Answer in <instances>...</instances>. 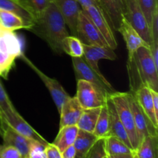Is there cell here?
<instances>
[{
    "instance_id": "6da1fadb",
    "label": "cell",
    "mask_w": 158,
    "mask_h": 158,
    "mask_svg": "<svg viewBox=\"0 0 158 158\" xmlns=\"http://www.w3.org/2000/svg\"><path fill=\"white\" fill-rule=\"evenodd\" d=\"M28 31L44 40L54 52L63 53L62 41L69 35L66 25L53 0L32 22Z\"/></svg>"
},
{
    "instance_id": "7a4b0ae2",
    "label": "cell",
    "mask_w": 158,
    "mask_h": 158,
    "mask_svg": "<svg viewBox=\"0 0 158 158\" xmlns=\"http://www.w3.org/2000/svg\"><path fill=\"white\" fill-rule=\"evenodd\" d=\"M130 80V93L134 94L146 86L158 92V68L154 63L149 46L139 48L127 63Z\"/></svg>"
},
{
    "instance_id": "3957f363",
    "label": "cell",
    "mask_w": 158,
    "mask_h": 158,
    "mask_svg": "<svg viewBox=\"0 0 158 158\" xmlns=\"http://www.w3.org/2000/svg\"><path fill=\"white\" fill-rule=\"evenodd\" d=\"M109 98L114 103L119 119L127 133L131 146L135 152L138 148L139 139L134 123V116L128 101L127 92L121 93L115 91L114 94L109 95Z\"/></svg>"
},
{
    "instance_id": "277c9868",
    "label": "cell",
    "mask_w": 158,
    "mask_h": 158,
    "mask_svg": "<svg viewBox=\"0 0 158 158\" xmlns=\"http://www.w3.org/2000/svg\"><path fill=\"white\" fill-rule=\"evenodd\" d=\"M77 81L76 97L83 110L100 107L106 103L109 95L100 88L86 80H78Z\"/></svg>"
},
{
    "instance_id": "5b68a950",
    "label": "cell",
    "mask_w": 158,
    "mask_h": 158,
    "mask_svg": "<svg viewBox=\"0 0 158 158\" xmlns=\"http://www.w3.org/2000/svg\"><path fill=\"white\" fill-rule=\"evenodd\" d=\"M125 18L138 32L140 36L151 46V40L150 26L143 15L137 0H124Z\"/></svg>"
},
{
    "instance_id": "8992f818",
    "label": "cell",
    "mask_w": 158,
    "mask_h": 158,
    "mask_svg": "<svg viewBox=\"0 0 158 158\" xmlns=\"http://www.w3.org/2000/svg\"><path fill=\"white\" fill-rule=\"evenodd\" d=\"M77 36L83 44L109 47L97 26L83 10H81L79 15Z\"/></svg>"
},
{
    "instance_id": "52a82bcc",
    "label": "cell",
    "mask_w": 158,
    "mask_h": 158,
    "mask_svg": "<svg viewBox=\"0 0 158 158\" xmlns=\"http://www.w3.org/2000/svg\"><path fill=\"white\" fill-rule=\"evenodd\" d=\"M20 57L39 76V77L43 82L46 87L49 90V94H50L51 97H52V100H53L54 103H55L56 106L57 110H58L59 114H60L63 103L70 97L69 94L65 90L64 88L63 87V86L60 84V83L58 80L54 78H51V77L46 75L35 65H34V63L29 58L26 57L24 52L20 56Z\"/></svg>"
},
{
    "instance_id": "ba28073f",
    "label": "cell",
    "mask_w": 158,
    "mask_h": 158,
    "mask_svg": "<svg viewBox=\"0 0 158 158\" xmlns=\"http://www.w3.org/2000/svg\"><path fill=\"white\" fill-rule=\"evenodd\" d=\"M72 62L77 80H86L100 88L107 95L115 92L116 90L110 83L107 80L102 79L97 73L94 72L83 57H72Z\"/></svg>"
},
{
    "instance_id": "9c48e42d",
    "label": "cell",
    "mask_w": 158,
    "mask_h": 158,
    "mask_svg": "<svg viewBox=\"0 0 158 158\" xmlns=\"http://www.w3.org/2000/svg\"><path fill=\"white\" fill-rule=\"evenodd\" d=\"M127 98L133 116H134V123H135L136 129H137V135H138L139 143L145 137H148V136L158 137V127L151 122L149 117L145 114L139 103H137L134 96L131 93L127 92Z\"/></svg>"
},
{
    "instance_id": "30bf717a",
    "label": "cell",
    "mask_w": 158,
    "mask_h": 158,
    "mask_svg": "<svg viewBox=\"0 0 158 158\" xmlns=\"http://www.w3.org/2000/svg\"><path fill=\"white\" fill-rule=\"evenodd\" d=\"M2 120L3 123L6 122L9 127L15 130L17 133L24 136L25 137L29 139V140L38 141L45 146H46L49 143V142L44 137H42L38 132H36L21 117V115L19 114L16 110H11L2 115Z\"/></svg>"
},
{
    "instance_id": "8fae6325",
    "label": "cell",
    "mask_w": 158,
    "mask_h": 158,
    "mask_svg": "<svg viewBox=\"0 0 158 158\" xmlns=\"http://www.w3.org/2000/svg\"><path fill=\"white\" fill-rule=\"evenodd\" d=\"M82 10L89 17L94 25L97 26L98 30L107 43L109 47L114 50L117 49V42L114 35V31L113 30L107 19L106 18L101 9L97 6H91Z\"/></svg>"
},
{
    "instance_id": "7c38bea8",
    "label": "cell",
    "mask_w": 158,
    "mask_h": 158,
    "mask_svg": "<svg viewBox=\"0 0 158 158\" xmlns=\"http://www.w3.org/2000/svg\"><path fill=\"white\" fill-rule=\"evenodd\" d=\"M83 58L86 63L91 67V69L97 73L102 79L106 80L99 68V61L100 60H115L117 59L114 49L110 47H102L97 46H89L83 44Z\"/></svg>"
},
{
    "instance_id": "4fadbf2b",
    "label": "cell",
    "mask_w": 158,
    "mask_h": 158,
    "mask_svg": "<svg viewBox=\"0 0 158 158\" xmlns=\"http://www.w3.org/2000/svg\"><path fill=\"white\" fill-rule=\"evenodd\" d=\"M97 2L113 30L118 32L122 20L125 18L124 0H97Z\"/></svg>"
},
{
    "instance_id": "5bb4252c",
    "label": "cell",
    "mask_w": 158,
    "mask_h": 158,
    "mask_svg": "<svg viewBox=\"0 0 158 158\" xmlns=\"http://www.w3.org/2000/svg\"><path fill=\"white\" fill-rule=\"evenodd\" d=\"M0 135L3 139L4 146H12L16 148L23 158H28L32 140H29L25 137L24 136L17 133L6 122L3 123Z\"/></svg>"
},
{
    "instance_id": "9a60e30c",
    "label": "cell",
    "mask_w": 158,
    "mask_h": 158,
    "mask_svg": "<svg viewBox=\"0 0 158 158\" xmlns=\"http://www.w3.org/2000/svg\"><path fill=\"white\" fill-rule=\"evenodd\" d=\"M60 13L63 15L66 25L69 28L73 35L77 36L79 15L82 8L77 0H53Z\"/></svg>"
},
{
    "instance_id": "2e32d148",
    "label": "cell",
    "mask_w": 158,
    "mask_h": 158,
    "mask_svg": "<svg viewBox=\"0 0 158 158\" xmlns=\"http://www.w3.org/2000/svg\"><path fill=\"white\" fill-rule=\"evenodd\" d=\"M118 32L121 34L126 43L128 58H131L136 51L141 46H149L126 18H123L122 20Z\"/></svg>"
},
{
    "instance_id": "e0dca14e",
    "label": "cell",
    "mask_w": 158,
    "mask_h": 158,
    "mask_svg": "<svg viewBox=\"0 0 158 158\" xmlns=\"http://www.w3.org/2000/svg\"><path fill=\"white\" fill-rule=\"evenodd\" d=\"M83 108L75 97H69L62 106L60 112V128L66 126L77 125L83 112Z\"/></svg>"
},
{
    "instance_id": "ac0fdd59",
    "label": "cell",
    "mask_w": 158,
    "mask_h": 158,
    "mask_svg": "<svg viewBox=\"0 0 158 158\" xmlns=\"http://www.w3.org/2000/svg\"><path fill=\"white\" fill-rule=\"evenodd\" d=\"M107 105L110 112V129L108 136H112V137H117L119 140L123 141L127 146H128L130 148L133 150L131 141H130L129 137H128L127 133L123 125L120 122L118 115H117V110H116L115 107H114V103H112L109 97H108L107 99Z\"/></svg>"
},
{
    "instance_id": "d6986e66",
    "label": "cell",
    "mask_w": 158,
    "mask_h": 158,
    "mask_svg": "<svg viewBox=\"0 0 158 158\" xmlns=\"http://www.w3.org/2000/svg\"><path fill=\"white\" fill-rule=\"evenodd\" d=\"M132 94L134 96L137 103H139L145 114L149 117L151 122L158 127V118L154 111L151 89L148 86H143Z\"/></svg>"
},
{
    "instance_id": "ffe728a7",
    "label": "cell",
    "mask_w": 158,
    "mask_h": 158,
    "mask_svg": "<svg viewBox=\"0 0 158 158\" xmlns=\"http://www.w3.org/2000/svg\"><path fill=\"white\" fill-rule=\"evenodd\" d=\"M97 139L98 138L93 133L79 130L78 134L73 143L76 151L74 158H86L89 150Z\"/></svg>"
},
{
    "instance_id": "44dd1931",
    "label": "cell",
    "mask_w": 158,
    "mask_h": 158,
    "mask_svg": "<svg viewBox=\"0 0 158 158\" xmlns=\"http://www.w3.org/2000/svg\"><path fill=\"white\" fill-rule=\"evenodd\" d=\"M78 132L79 128L77 125L66 126L60 128L58 134L52 143L60 150V152H62L69 146L73 145Z\"/></svg>"
},
{
    "instance_id": "7402d4cb",
    "label": "cell",
    "mask_w": 158,
    "mask_h": 158,
    "mask_svg": "<svg viewBox=\"0 0 158 158\" xmlns=\"http://www.w3.org/2000/svg\"><path fill=\"white\" fill-rule=\"evenodd\" d=\"M0 9L13 12L19 15L28 26L27 30L32 26L34 17L19 0H0Z\"/></svg>"
},
{
    "instance_id": "603a6c76",
    "label": "cell",
    "mask_w": 158,
    "mask_h": 158,
    "mask_svg": "<svg viewBox=\"0 0 158 158\" xmlns=\"http://www.w3.org/2000/svg\"><path fill=\"white\" fill-rule=\"evenodd\" d=\"M100 110H101V106L83 110L80 120L77 124L79 130L86 131V132L94 133Z\"/></svg>"
},
{
    "instance_id": "cb8c5ba5",
    "label": "cell",
    "mask_w": 158,
    "mask_h": 158,
    "mask_svg": "<svg viewBox=\"0 0 158 158\" xmlns=\"http://www.w3.org/2000/svg\"><path fill=\"white\" fill-rule=\"evenodd\" d=\"M157 137L148 136L139 143L134 154L139 158H157Z\"/></svg>"
},
{
    "instance_id": "d4e9b609",
    "label": "cell",
    "mask_w": 158,
    "mask_h": 158,
    "mask_svg": "<svg viewBox=\"0 0 158 158\" xmlns=\"http://www.w3.org/2000/svg\"><path fill=\"white\" fill-rule=\"evenodd\" d=\"M0 26L9 31H15L25 29L27 30L28 26L19 15L13 12L0 9Z\"/></svg>"
},
{
    "instance_id": "484cf974",
    "label": "cell",
    "mask_w": 158,
    "mask_h": 158,
    "mask_svg": "<svg viewBox=\"0 0 158 158\" xmlns=\"http://www.w3.org/2000/svg\"><path fill=\"white\" fill-rule=\"evenodd\" d=\"M108 99V98H107ZM110 129V112L107 105V100L106 102L101 106L100 114H99L98 120L93 134L97 138H103L108 136Z\"/></svg>"
},
{
    "instance_id": "4316f807",
    "label": "cell",
    "mask_w": 158,
    "mask_h": 158,
    "mask_svg": "<svg viewBox=\"0 0 158 158\" xmlns=\"http://www.w3.org/2000/svg\"><path fill=\"white\" fill-rule=\"evenodd\" d=\"M105 151L106 155H117L134 153V151L127 146L123 141L112 136L105 137Z\"/></svg>"
},
{
    "instance_id": "83f0119b",
    "label": "cell",
    "mask_w": 158,
    "mask_h": 158,
    "mask_svg": "<svg viewBox=\"0 0 158 158\" xmlns=\"http://www.w3.org/2000/svg\"><path fill=\"white\" fill-rule=\"evenodd\" d=\"M63 52L71 57H83V46L80 40L75 35H68L62 41Z\"/></svg>"
},
{
    "instance_id": "f1b7e54d",
    "label": "cell",
    "mask_w": 158,
    "mask_h": 158,
    "mask_svg": "<svg viewBox=\"0 0 158 158\" xmlns=\"http://www.w3.org/2000/svg\"><path fill=\"white\" fill-rule=\"evenodd\" d=\"M51 1L52 0H22V3L35 19L47 7Z\"/></svg>"
},
{
    "instance_id": "f546056e",
    "label": "cell",
    "mask_w": 158,
    "mask_h": 158,
    "mask_svg": "<svg viewBox=\"0 0 158 158\" xmlns=\"http://www.w3.org/2000/svg\"><path fill=\"white\" fill-rule=\"evenodd\" d=\"M137 1L148 24L151 26L153 15L154 12L158 9L157 0H137Z\"/></svg>"
},
{
    "instance_id": "4dcf8cb0",
    "label": "cell",
    "mask_w": 158,
    "mask_h": 158,
    "mask_svg": "<svg viewBox=\"0 0 158 158\" xmlns=\"http://www.w3.org/2000/svg\"><path fill=\"white\" fill-rule=\"evenodd\" d=\"M14 110H15V108L14 107L7 93L5 90L2 83L0 81V117L1 119L2 115Z\"/></svg>"
},
{
    "instance_id": "1f68e13d",
    "label": "cell",
    "mask_w": 158,
    "mask_h": 158,
    "mask_svg": "<svg viewBox=\"0 0 158 158\" xmlns=\"http://www.w3.org/2000/svg\"><path fill=\"white\" fill-rule=\"evenodd\" d=\"M105 151V137L98 138L89 150L86 158H106Z\"/></svg>"
},
{
    "instance_id": "d6a6232c",
    "label": "cell",
    "mask_w": 158,
    "mask_h": 158,
    "mask_svg": "<svg viewBox=\"0 0 158 158\" xmlns=\"http://www.w3.org/2000/svg\"><path fill=\"white\" fill-rule=\"evenodd\" d=\"M15 59L0 52V77L7 79L9 71L14 66Z\"/></svg>"
},
{
    "instance_id": "836d02e7",
    "label": "cell",
    "mask_w": 158,
    "mask_h": 158,
    "mask_svg": "<svg viewBox=\"0 0 158 158\" xmlns=\"http://www.w3.org/2000/svg\"><path fill=\"white\" fill-rule=\"evenodd\" d=\"M45 145L35 140H32L28 158H46L45 154Z\"/></svg>"
},
{
    "instance_id": "e575fe53",
    "label": "cell",
    "mask_w": 158,
    "mask_h": 158,
    "mask_svg": "<svg viewBox=\"0 0 158 158\" xmlns=\"http://www.w3.org/2000/svg\"><path fill=\"white\" fill-rule=\"evenodd\" d=\"M150 29H151V40H152L151 44H158V9L154 12L153 15Z\"/></svg>"
},
{
    "instance_id": "d590c367",
    "label": "cell",
    "mask_w": 158,
    "mask_h": 158,
    "mask_svg": "<svg viewBox=\"0 0 158 158\" xmlns=\"http://www.w3.org/2000/svg\"><path fill=\"white\" fill-rule=\"evenodd\" d=\"M0 156L1 158H23L16 148L12 146H4V145H2V148Z\"/></svg>"
},
{
    "instance_id": "8d00e7d4",
    "label": "cell",
    "mask_w": 158,
    "mask_h": 158,
    "mask_svg": "<svg viewBox=\"0 0 158 158\" xmlns=\"http://www.w3.org/2000/svg\"><path fill=\"white\" fill-rule=\"evenodd\" d=\"M45 154L46 158H63L60 150L53 144L49 143L45 147Z\"/></svg>"
},
{
    "instance_id": "74e56055",
    "label": "cell",
    "mask_w": 158,
    "mask_h": 158,
    "mask_svg": "<svg viewBox=\"0 0 158 158\" xmlns=\"http://www.w3.org/2000/svg\"><path fill=\"white\" fill-rule=\"evenodd\" d=\"M61 154H62V157L63 158H74L75 157L76 151H75V148H74L73 145H71V146H69L68 148H66L64 151H62Z\"/></svg>"
},
{
    "instance_id": "f35d334b",
    "label": "cell",
    "mask_w": 158,
    "mask_h": 158,
    "mask_svg": "<svg viewBox=\"0 0 158 158\" xmlns=\"http://www.w3.org/2000/svg\"><path fill=\"white\" fill-rule=\"evenodd\" d=\"M77 2L80 5L82 9H85L91 6H97L99 7L97 0H77Z\"/></svg>"
},
{
    "instance_id": "ab89813d",
    "label": "cell",
    "mask_w": 158,
    "mask_h": 158,
    "mask_svg": "<svg viewBox=\"0 0 158 158\" xmlns=\"http://www.w3.org/2000/svg\"><path fill=\"white\" fill-rule=\"evenodd\" d=\"M151 94H152V98H153V103H154V111H155L156 116L158 118V92L155 90L151 89Z\"/></svg>"
},
{
    "instance_id": "60d3db41",
    "label": "cell",
    "mask_w": 158,
    "mask_h": 158,
    "mask_svg": "<svg viewBox=\"0 0 158 158\" xmlns=\"http://www.w3.org/2000/svg\"><path fill=\"white\" fill-rule=\"evenodd\" d=\"M134 153L132 154H117V155H106L107 158H133Z\"/></svg>"
},
{
    "instance_id": "b9f144b4",
    "label": "cell",
    "mask_w": 158,
    "mask_h": 158,
    "mask_svg": "<svg viewBox=\"0 0 158 158\" xmlns=\"http://www.w3.org/2000/svg\"><path fill=\"white\" fill-rule=\"evenodd\" d=\"M5 123V122H4ZM2 122V119H1V117H0V133H1V129H2V125H3V123H4Z\"/></svg>"
},
{
    "instance_id": "7bdbcfd3",
    "label": "cell",
    "mask_w": 158,
    "mask_h": 158,
    "mask_svg": "<svg viewBox=\"0 0 158 158\" xmlns=\"http://www.w3.org/2000/svg\"><path fill=\"white\" fill-rule=\"evenodd\" d=\"M2 148V145H0V153H1V150ZM0 158H1V156H0Z\"/></svg>"
},
{
    "instance_id": "ee69618b",
    "label": "cell",
    "mask_w": 158,
    "mask_h": 158,
    "mask_svg": "<svg viewBox=\"0 0 158 158\" xmlns=\"http://www.w3.org/2000/svg\"><path fill=\"white\" fill-rule=\"evenodd\" d=\"M133 158H139L138 157H137V155H136V154H134V157H133Z\"/></svg>"
},
{
    "instance_id": "f6af8a7d",
    "label": "cell",
    "mask_w": 158,
    "mask_h": 158,
    "mask_svg": "<svg viewBox=\"0 0 158 158\" xmlns=\"http://www.w3.org/2000/svg\"><path fill=\"white\" fill-rule=\"evenodd\" d=\"M19 1H20V2H22V0H19ZM22 4H23V3H22Z\"/></svg>"
},
{
    "instance_id": "bcb514c9",
    "label": "cell",
    "mask_w": 158,
    "mask_h": 158,
    "mask_svg": "<svg viewBox=\"0 0 158 158\" xmlns=\"http://www.w3.org/2000/svg\"><path fill=\"white\" fill-rule=\"evenodd\" d=\"M106 158H107V156H106Z\"/></svg>"
}]
</instances>
